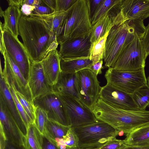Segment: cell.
Segmentation results:
<instances>
[{
    "instance_id": "cell-3",
    "label": "cell",
    "mask_w": 149,
    "mask_h": 149,
    "mask_svg": "<svg viewBox=\"0 0 149 149\" xmlns=\"http://www.w3.org/2000/svg\"><path fill=\"white\" fill-rule=\"evenodd\" d=\"M146 31L143 21L127 20L113 26L106 41L103 59L106 67L112 68L127 45L137 35L142 39Z\"/></svg>"
},
{
    "instance_id": "cell-25",
    "label": "cell",
    "mask_w": 149,
    "mask_h": 149,
    "mask_svg": "<svg viewBox=\"0 0 149 149\" xmlns=\"http://www.w3.org/2000/svg\"><path fill=\"white\" fill-rule=\"evenodd\" d=\"M44 138L35 123L31 124L24 136L23 148L24 149H43Z\"/></svg>"
},
{
    "instance_id": "cell-35",
    "label": "cell",
    "mask_w": 149,
    "mask_h": 149,
    "mask_svg": "<svg viewBox=\"0 0 149 149\" xmlns=\"http://www.w3.org/2000/svg\"><path fill=\"white\" fill-rule=\"evenodd\" d=\"M126 146L124 140L113 138L106 142L97 149H120Z\"/></svg>"
},
{
    "instance_id": "cell-27",
    "label": "cell",
    "mask_w": 149,
    "mask_h": 149,
    "mask_svg": "<svg viewBox=\"0 0 149 149\" xmlns=\"http://www.w3.org/2000/svg\"><path fill=\"white\" fill-rule=\"evenodd\" d=\"M68 10L66 11H55L47 15L37 16L42 17L46 21L53 32L56 35L60 25L68 14Z\"/></svg>"
},
{
    "instance_id": "cell-44",
    "label": "cell",
    "mask_w": 149,
    "mask_h": 149,
    "mask_svg": "<svg viewBox=\"0 0 149 149\" xmlns=\"http://www.w3.org/2000/svg\"><path fill=\"white\" fill-rule=\"evenodd\" d=\"M43 149H59L56 145H55L52 143L44 137L43 145Z\"/></svg>"
},
{
    "instance_id": "cell-8",
    "label": "cell",
    "mask_w": 149,
    "mask_h": 149,
    "mask_svg": "<svg viewBox=\"0 0 149 149\" xmlns=\"http://www.w3.org/2000/svg\"><path fill=\"white\" fill-rule=\"evenodd\" d=\"M76 77L78 98L92 111L99 99L101 88L97 75L86 69L77 72Z\"/></svg>"
},
{
    "instance_id": "cell-52",
    "label": "cell",
    "mask_w": 149,
    "mask_h": 149,
    "mask_svg": "<svg viewBox=\"0 0 149 149\" xmlns=\"http://www.w3.org/2000/svg\"><path fill=\"white\" fill-rule=\"evenodd\" d=\"M8 149H15L13 147L11 146H9L8 148Z\"/></svg>"
},
{
    "instance_id": "cell-50",
    "label": "cell",
    "mask_w": 149,
    "mask_h": 149,
    "mask_svg": "<svg viewBox=\"0 0 149 149\" xmlns=\"http://www.w3.org/2000/svg\"><path fill=\"white\" fill-rule=\"evenodd\" d=\"M79 149H97V148L94 147H88L84 148H79Z\"/></svg>"
},
{
    "instance_id": "cell-40",
    "label": "cell",
    "mask_w": 149,
    "mask_h": 149,
    "mask_svg": "<svg viewBox=\"0 0 149 149\" xmlns=\"http://www.w3.org/2000/svg\"><path fill=\"white\" fill-rule=\"evenodd\" d=\"M35 8V6L26 4H23L20 9L22 14L26 16H30Z\"/></svg>"
},
{
    "instance_id": "cell-17",
    "label": "cell",
    "mask_w": 149,
    "mask_h": 149,
    "mask_svg": "<svg viewBox=\"0 0 149 149\" xmlns=\"http://www.w3.org/2000/svg\"><path fill=\"white\" fill-rule=\"evenodd\" d=\"M121 13L125 22L143 21L149 17V0H122Z\"/></svg>"
},
{
    "instance_id": "cell-16",
    "label": "cell",
    "mask_w": 149,
    "mask_h": 149,
    "mask_svg": "<svg viewBox=\"0 0 149 149\" xmlns=\"http://www.w3.org/2000/svg\"><path fill=\"white\" fill-rule=\"evenodd\" d=\"M60 45L58 52L61 58L89 57L91 43L89 34L85 37L64 42Z\"/></svg>"
},
{
    "instance_id": "cell-19",
    "label": "cell",
    "mask_w": 149,
    "mask_h": 149,
    "mask_svg": "<svg viewBox=\"0 0 149 149\" xmlns=\"http://www.w3.org/2000/svg\"><path fill=\"white\" fill-rule=\"evenodd\" d=\"M76 78V73L61 72L57 83L53 86L54 92L58 94L70 95L78 98Z\"/></svg>"
},
{
    "instance_id": "cell-51",
    "label": "cell",
    "mask_w": 149,
    "mask_h": 149,
    "mask_svg": "<svg viewBox=\"0 0 149 149\" xmlns=\"http://www.w3.org/2000/svg\"><path fill=\"white\" fill-rule=\"evenodd\" d=\"M147 84L149 86V75L147 79Z\"/></svg>"
},
{
    "instance_id": "cell-34",
    "label": "cell",
    "mask_w": 149,
    "mask_h": 149,
    "mask_svg": "<svg viewBox=\"0 0 149 149\" xmlns=\"http://www.w3.org/2000/svg\"><path fill=\"white\" fill-rule=\"evenodd\" d=\"M63 138L67 149H79V148L78 138L72 127L70 128L66 134Z\"/></svg>"
},
{
    "instance_id": "cell-33",
    "label": "cell",
    "mask_w": 149,
    "mask_h": 149,
    "mask_svg": "<svg viewBox=\"0 0 149 149\" xmlns=\"http://www.w3.org/2000/svg\"><path fill=\"white\" fill-rule=\"evenodd\" d=\"M48 119L47 112L39 107H36L35 123L39 132L43 135L45 123Z\"/></svg>"
},
{
    "instance_id": "cell-20",
    "label": "cell",
    "mask_w": 149,
    "mask_h": 149,
    "mask_svg": "<svg viewBox=\"0 0 149 149\" xmlns=\"http://www.w3.org/2000/svg\"><path fill=\"white\" fill-rule=\"evenodd\" d=\"M22 14L20 8L16 6H9L5 11L0 7V15L4 18V28L9 30L17 37L19 35L18 24Z\"/></svg>"
},
{
    "instance_id": "cell-47",
    "label": "cell",
    "mask_w": 149,
    "mask_h": 149,
    "mask_svg": "<svg viewBox=\"0 0 149 149\" xmlns=\"http://www.w3.org/2000/svg\"><path fill=\"white\" fill-rule=\"evenodd\" d=\"M0 149H6L7 139L2 135H0Z\"/></svg>"
},
{
    "instance_id": "cell-1",
    "label": "cell",
    "mask_w": 149,
    "mask_h": 149,
    "mask_svg": "<svg viewBox=\"0 0 149 149\" xmlns=\"http://www.w3.org/2000/svg\"><path fill=\"white\" fill-rule=\"evenodd\" d=\"M19 34L31 62L41 61L59 45L56 35L42 17L22 14L18 24Z\"/></svg>"
},
{
    "instance_id": "cell-5",
    "label": "cell",
    "mask_w": 149,
    "mask_h": 149,
    "mask_svg": "<svg viewBox=\"0 0 149 149\" xmlns=\"http://www.w3.org/2000/svg\"><path fill=\"white\" fill-rule=\"evenodd\" d=\"M72 128L78 138L79 148H98L116 138L120 132L107 123L98 120L92 123Z\"/></svg>"
},
{
    "instance_id": "cell-6",
    "label": "cell",
    "mask_w": 149,
    "mask_h": 149,
    "mask_svg": "<svg viewBox=\"0 0 149 149\" xmlns=\"http://www.w3.org/2000/svg\"><path fill=\"white\" fill-rule=\"evenodd\" d=\"M107 84L130 94L147 84L144 68L132 71H124L109 68L104 75Z\"/></svg>"
},
{
    "instance_id": "cell-36",
    "label": "cell",
    "mask_w": 149,
    "mask_h": 149,
    "mask_svg": "<svg viewBox=\"0 0 149 149\" xmlns=\"http://www.w3.org/2000/svg\"><path fill=\"white\" fill-rule=\"evenodd\" d=\"M35 8L30 16H37L40 15H47L55 12L42 1L40 4L35 6Z\"/></svg>"
},
{
    "instance_id": "cell-38",
    "label": "cell",
    "mask_w": 149,
    "mask_h": 149,
    "mask_svg": "<svg viewBox=\"0 0 149 149\" xmlns=\"http://www.w3.org/2000/svg\"><path fill=\"white\" fill-rule=\"evenodd\" d=\"M146 57L149 55V22L147 26H146V31L144 36L142 40Z\"/></svg>"
},
{
    "instance_id": "cell-48",
    "label": "cell",
    "mask_w": 149,
    "mask_h": 149,
    "mask_svg": "<svg viewBox=\"0 0 149 149\" xmlns=\"http://www.w3.org/2000/svg\"><path fill=\"white\" fill-rule=\"evenodd\" d=\"M120 149H149V146L139 147L126 146Z\"/></svg>"
},
{
    "instance_id": "cell-18",
    "label": "cell",
    "mask_w": 149,
    "mask_h": 149,
    "mask_svg": "<svg viewBox=\"0 0 149 149\" xmlns=\"http://www.w3.org/2000/svg\"><path fill=\"white\" fill-rule=\"evenodd\" d=\"M60 60L56 49L50 51L41 61L47 82L52 86L57 83L61 72Z\"/></svg>"
},
{
    "instance_id": "cell-49",
    "label": "cell",
    "mask_w": 149,
    "mask_h": 149,
    "mask_svg": "<svg viewBox=\"0 0 149 149\" xmlns=\"http://www.w3.org/2000/svg\"><path fill=\"white\" fill-rule=\"evenodd\" d=\"M36 0H24L23 1L24 4H26L27 5L34 6Z\"/></svg>"
},
{
    "instance_id": "cell-11",
    "label": "cell",
    "mask_w": 149,
    "mask_h": 149,
    "mask_svg": "<svg viewBox=\"0 0 149 149\" xmlns=\"http://www.w3.org/2000/svg\"><path fill=\"white\" fill-rule=\"evenodd\" d=\"M3 56L4 59V68L2 70L1 63L0 73L6 84L7 85L13 86L16 92L22 94L29 100L33 102L27 81L23 77L19 68L12 57L6 52Z\"/></svg>"
},
{
    "instance_id": "cell-15",
    "label": "cell",
    "mask_w": 149,
    "mask_h": 149,
    "mask_svg": "<svg viewBox=\"0 0 149 149\" xmlns=\"http://www.w3.org/2000/svg\"><path fill=\"white\" fill-rule=\"evenodd\" d=\"M27 82L33 100L54 92L53 86L47 82L41 61L31 62Z\"/></svg>"
},
{
    "instance_id": "cell-43",
    "label": "cell",
    "mask_w": 149,
    "mask_h": 149,
    "mask_svg": "<svg viewBox=\"0 0 149 149\" xmlns=\"http://www.w3.org/2000/svg\"><path fill=\"white\" fill-rule=\"evenodd\" d=\"M55 140L56 142V146L59 149H67L63 138H56Z\"/></svg>"
},
{
    "instance_id": "cell-29",
    "label": "cell",
    "mask_w": 149,
    "mask_h": 149,
    "mask_svg": "<svg viewBox=\"0 0 149 149\" xmlns=\"http://www.w3.org/2000/svg\"><path fill=\"white\" fill-rule=\"evenodd\" d=\"M109 32L91 45L89 58L93 63L103 60L106 41Z\"/></svg>"
},
{
    "instance_id": "cell-22",
    "label": "cell",
    "mask_w": 149,
    "mask_h": 149,
    "mask_svg": "<svg viewBox=\"0 0 149 149\" xmlns=\"http://www.w3.org/2000/svg\"><path fill=\"white\" fill-rule=\"evenodd\" d=\"M0 96L3 99L10 111L25 135L26 130L24 125L17 110L12 95L3 77L1 75L0 79Z\"/></svg>"
},
{
    "instance_id": "cell-4",
    "label": "cell",
    "mask_w": 149,
    "mask_h": 149,
    "mask_svg": "<svg viewBox=\"0 0 149 149\" xmlns=\"http://www.w3.org/2000/svg\"><path fill=\"white\" fill-rule=\"evenodd\" d=\"M91 18L90 0H77L69 9L56 34L58 44L88 35L92 26Z\"/></svg>"
},
{
    "instance_id": "cell-28",
    "label": "cell",
    "mask_w": 149,
    "mask_h": 149,
    "mask_svg": "<svg viewBox=\"0 0 149 149\" xmlns=\"http://www.w3.org/2000/svg\"><path fill=\"white\" fill-rule=\"evenodd\" d=\"M131 95L139 110H145L149 105V86L147 84L137 89Z\"/></svg>"
},
{
    "instance_id": "cell-32",
    "label": "cell",
    "mask_w": 149,
    "mask_h": 149,
    "mask_svg": "<svg viewBox=\"0 0 149 149\" xmlns=\"http://www.w3.org/2000/svg\"><path fill=\"white\" fill-rule=\"evenodd\" d=\"M16 94L25 111L33 123H35L36 107L33 102L30 101L23 95L19 92L16 91Z\"/></svg>"
},
{
    "instance_id": "cell-26",
    "label": "cell",
    "mask_w": 149,
    "mask_h": 149,
    "mask_svg": "<svg viewBox=\"0 0 149 149\" xmlns=\"http://www.w3.org/2000/svg\"><path fill=\"white\" fill-rule=\"evenodd\" d=\"M70 127L48 118L45 123L43 135L49 141L56 146L55 139L63 138Z\"/></svg>"
},
{
    "instance_id": "cell-42",
    "label": "cell",
    "mask_w": 149,
    "mask_h": 149,
    "mask_svg": "<svg viewBox=\"0 0 149 149\" xmlns=\"http://www.w3.org/2000/svg\"><path fill=\"white\" fill-rule=\"evenodd\" d=\"M4 27L3 24L1 22H0V50L1 54L3 55L5 53V49L4 45L3 37V33Z\"/></svg>"
},
{
    "instance_id": "cell-7",
    "label": "cell",
    "mask_w": 149,
    "mask_h": 149,
    "mask_svg": "<svg viewBox=\"0 0 149 149\" xmlns=\"http://www.w3.org/2000/svg\"><path fill=\"white\" fill-rule=\"evenodd\" d=\"M142 40L135 35L125 47L112 68L124 71L144 68L146 58Z\"/></svg>"
},
{
    "instance_id": "cell-14",
    "label": "cell",
    "mask_w": 149,
    "mask_h": 149,
    "mask_svg": "<svg viewBox=\"0 0 149 149\" xmlns=\"http://www.w3.org/2000/svg\"><path fill=\"white\" fill-rule=\"evenodd\" d=\"M99 98L107 104L118 109L139 110L134 102L131 94L107 84L101 87Z\"/></svg>"
},
{
    "instance_id": "cell-10",
    "label": "cell",
    "mask_w": 149,
    "mask_h": 149,
    "mask_svg": "<svg viewBox=\"0 0 149 149\" xmlns=\"http://www.w3.org/2000/svg\"><path fill=\"white\" fill-rule=\"evenodd\" d=\"M3 37L5 52L12 57L27 81L31 61L23 43L7 29L4 28Z\"/></svg>"
},
{
    "instance_id": "cell-41",
    "label": "cell",
    "mask_w": 149,
    "mask_h": 149,
    "mask_svg": "<svg viewBox=\"0 0 149 149\" xmlns=\"http://www.w3.org/2000/svg\"><path fill=\"white\" fill-rule=\"evenodd\" d=\"M89 0L90 2V13L91 17H92L103 0Z\"/></svg>"
},
{
    "instance_id": "cell-21",
    "label": "cell",
    "mask_w": 149,
    "mask_h": 149,
    "mask_svg": "<svg viewBox=\"0 0 149 149\" xmlns=\"http://www.w3.org/2000/svg\"><path fill=\"white\" fill-rule=\"evenodd\" d=\"M93 63L89 57H64L61 58L60 62L61 72L69 73H76L88 69Z\"/></svg>"
},
{
    "instance_id": "cell-2",
    "label": "cell",
    "mask_w": 149,
    "mask_h": 149,
    "mask_svg": "<svg viewBox=\"0 0 149 149\" xmlns=\"http://www.w3.org/2000/svg\"><path fill=\"white\" fill-rule=\"evenodd\" d=\"M92 111L97 120L108 124L119 132L128 134L149 125V111L118 109L99 99Z\"/></svg>"
},
{
    "instance_id": "cell-23",
    "label": "cell",
    "mask_w": 149,
    "mask_h": 149,
    "mask_svg": "<svg viewBox=\"0 0 149 149\" xmlns=\"http://www.w3.org/2000/svg\"><path fill=\"white\" fill-rule=\"evenodd\" d=\"M107 12L92 26L89 34L90 37L91 45L105 36L113 26V20Z\"/></svg>"
},
{
    "instance_id": "cell-30",
    "label": "cell",
    "mask_w": 149,
    "mask_h": 149,
    "mask_svg": "<svg viewBox=\"0 0 149 149\" xmlns=\"http://www.w3.org/2000/svg\"><path fill=\"white\" fill-rule=\"evenodd\" d=\"M7 86L12 95L17 110L24 125L26 132L29 126L34 123L26 113L19 102L16 95V91L14 88L11 85Z\"/></svg>"
},
{
    "instance_id": "cell-13",
    "label": "cell",
    "mask_w": 149,
    "mask_h": 149,
    "mask_svg": "<svg viewBox=\"0 0 149 149\" xmlns=\"http://www.w3.org/2000/svg\"><path fill=\"white\" fill-rule=\"evenodd\" d=\"M33 103L36 107L47 112L49 119L71 127L64 106L57 93L54 92L35 98Z\"/></svg>"
},
{
    "instance_id": "cell-45",
    "label": "cell",
    "mask_w": 149,
    "mask_h": 149,
    "mask_svg": "<svg viewBox=\"0 0 149 149\" xmlns=\"http://www.w3.org/2000/svg\"><path fill=\"white\" fill-rule=\"evenodd\" d=\"M47 6L55 11L56 5V0H42Z\"/></svg>"
},
{
    "instance_id": "cell-37",
    "label": "cell",
    "mask_w": 149,
    "mask_h": 149,
    "mask_svg": "<svg viewBox=\"0 0 149 149\" xmlns=\"http://www.w3.org/2000/svg\"><path fill=\"white\" fill-rule=\"evenodd\" d=\"M77 0H56L55 11H66L70 8Z\"/></svg>"
},
{
    "instance_id": "cell-12",
    "label": "cell",
    "mask_w": 149,
    "mask_h": 149,
    "mask_svg": "<svg viewBox=\"0 0 149 149\" xmlns=\"http://www.w3.org/2000/svg\"><path fill=\"white\" fill-rule=\"evenodd\" d=\"M0 132L6 136L7 141L18 148L23 147L24 134L0 96Z\"/></svg>"
},
{
    "instance_id": "cell-9",
    "label": "cell",
    "mask_w": 149,
    "mask_h": 149,
    "mask_svg": "<svg viewBox=\"0 0 149 149\" xmlns=\"http://www.w3.org/2000/svg\"><path fill=\"white\" fill-rule=\"evenodd\" d=\"M58 94L65 107L71 127L92 123L97 120L92 111L78 98L70 95Z\"/></svg>"
},
{
    "instance_id": "cell-46",
    "label": "cell",
    "mask_w": 149,
    "mask_h": 149,
    "mask_svg": "<svg viewBox=\"0 0 149 149\" xmlns=\"http://www.w3.org/2000/svg\"><path fill=\"white\" fill-rule=\"evenodd\" d=\"M9 6H14L20 8L23 4V0H7Z\"/></svg>"
},
{
    "instance_id": "cell-31",
    "label": "cell",
    "mask_w": 149,
    "mask_h": 149,
    "mask_svg": "<svg viewBox=\"0 0 149 149\" xmlns=\"http://www.w3.org/2000/svg\"><path fill=\"white\" fill-rule=\"evenodd\" d=\"M119 0H103V1L92 17V25L100 19L112 7L117 3Z\"/></svg>"
},
{
    "instance_id": "cell-39",
    "label": "cell",
    "mask_w": 149,
    "mask_h": 149,
    "mask_svg": "<svg viewBox=\"0 0 149 149\" xmlns=\"http://www.w3.org/2000/svg\"><path fill=\"white\" fill-rule=\"evenodd\" d=\"M103 60H102L93 63L88 69L90 70L97 75L102 73V69L103 68Z\"/></svg>"
},
{
    "instance_id": "cell-24",
    "label": "cell",
    "mask_w": 149,
    "mask_h": 149,
    "mask_svg": "<svg viewBox=\"0 0 149 149\" xmlns=\"http://www.w3.org/2000/svg\"><path fill=\"white\" fill-rule=\"evenodd\" d=\"M124 139L126 146H149V125L136 129L126 134Z\"/></svg>"
}]
</instances>
